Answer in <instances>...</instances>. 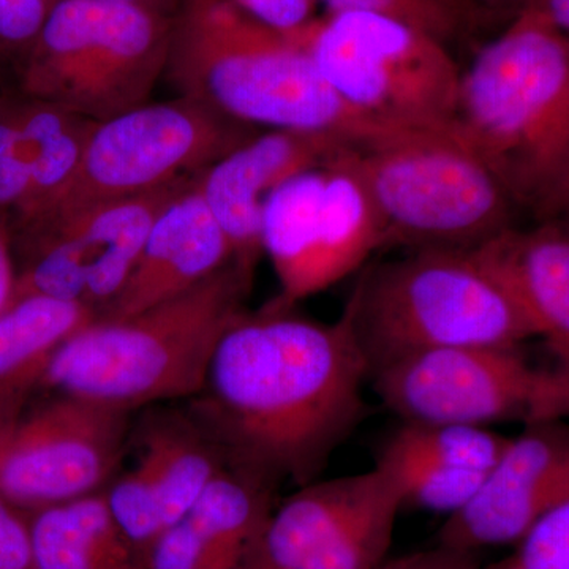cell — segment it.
<instances>
[{"label": "cell", "mask_w": 569, "mask_h": 569, "mask_svg": "<svg viewBox=\"0 0 569 569\" xmlns=\"http://www.w3.org/2000/svg\"><path fill=\"white\" fill-rule=\"evenodd\" d=\"M369 380L340 318L323 323L274 299L231 321L203 387L182 403L228 466L272 489L301 488L358 426Z\"/></svg>", "instance_id": "6da1fadb"}, {"label": "cell", "mask_w": 569, "mask_h": 569, "mask_svg": "<svg viewBox=\"0 0 569 569\" xmlns=\"http://www.w3.org/2000/svg\"><path fill=\"white\" fill-rule=\"evenodd\" d=\"M456 129L516 209L559 220L569 193V36L519 14L460 74Z\"/></svg>", "instance_id": "7a4b0ae2"}, {"label": "cell", "mask_w": 569, "mask_h": 569, "mask_svg": "<svg viewBox=\"0 0 569 569\" xmlns=\"http://www.w3.org/2000/svg\"><path fill=\"white\" fill-rule=\"evenodd\" d=\"M164 74L179 96L258 130L328 134L353 146L392 130L351 110L295 33L224 0H179Z\"/></svg>", "instance_id": "3957f363"}, {"label": "cell", "mask_w": 569, "mask_h": 569, "mask_svg": "<svg viewBox=\"0 0 569 569\" xmlns=\"http://www.w3.org/2000/svg\"><path fill=\"white\" fill-rule=\"evenodd\" d=\"M253 277L231 261L162 305L116 320L97 318L56 351L39 388L130 413L192 399L223 332L246 310Z\"/></svg>", "instance_id": "277c9868"}, {"label": "cell", "mask_w": 569, "mask_h": 569, "mask_svg": "<svg viewBox=\"0 0 569 569\" xmlns=\"http://www.w3.org/2000/svg\"><path fill=\"white\" fill-rule=\"evenodd\" d=\"M340 320L369 376L400 359L463 347H520L535 332L473 252L407 250L356 272Z\"/></svg>", "instance_id": "5b68a950"}, {"label": "cell", "mask_w": 569, "mask_h": 569, "mask_svg": "<svg viewBox=\"0 0 569 569\" xmlns=\"http://www.w3.org/2000/svg\"><path fill=\"white\" fill-rule=\"evenodd\" d=\"M351 153L385 249L475 252L515 227L518 209L452 122L392 129Z\"/></svg>", "instance_id": "8992f818"}, {"label": "cell", "mask_w": 569, "mask_h": 569, "mask_svg": "<svg viewBox=\"0 0 569 569\" xmlns=\"http://www.w3.org/2000/svg\"><path fill=\"white\" fill-rule=\"evenodd\" d=\"M174 14L56 0L13 73V91L107 121L151 102L167 71Z\"/></svg>", "instance_id": "52a82bcc"}, {"label": "cell", "mask_w": 569, "mask_h": 569, "mask_svg": "<svg viewBox=\"0 0 569 569\" xmlns=\"http://www.w3.org/2000/svg\"><path fill=\"white\" fill-rule=\"evenodd\" d=\"M296 37L337 96L385 129L455 121L460 74L447 43L370 13H325Z\"/></svg>", "instance_id": "ba28073f"}, {"label": "cell", "mask_w": 569, "mask_h": 569, "mask_svg": "<svg viewBox=\"0 0 569 569\" xmlns=\"http://www.w3.org/2000/svg\"><path fill=\"white\" fill-rule=\"evenodd\" d=\"M258 132L182 96L141 104L93 123L66 189L36 216L10 227L192 179Z\"/></svg>", "instance_id": "9c48e42d"}, {"label": "cell", "mask_w": 569, "mask_h": 569, "mask_svg": "<svg viewBox=\"0 0 569 569\" xmlns=\"http://www.w3.org/2000/svg\"><path fill=\"white\" fill-rule=\"evenodd\" d=\"M353 146L269 194L261 249L279 280L277 301L295 306L361 271L385 249L383 227L351 153Z\"/></svg>", "instance_id": "30bf717a"}, {"label": "cell", "mask_w": 569, "mask_h": 569, "mask_svg": "<svg viewBox=\"0 0 569 569\" xmlns=\"http://www.w3.org/2000/svg\"><path fill=\"white\" fill-rule=\"evenodd\" d=\"M370 381L402 422L490 427L569 418V369L531 365L520 347L429 351L377 370Z\"/></svg>", "instance_id": "8fae6325"}, {"label": "cell", "mask_w": 569, "mask_h": 569, "mask_svg": "<svg viewBox=\"0 0 569 569\" xmlns=\"http://www.w3.org/2000/svg\"><path fill=\"white\" fill-rule=\"evenodd\" d=\"M194 179L10 227L17 260L11 301L54 296L102 316L129 279L157 216Z\"/></svg>", "instance_id": "7c38bea8"}, {"label": "cell", "mask_w": 569, "mask_h": 569, "mask_svg": "<svg viewBox=\"0 0 569 569\" xmlns=\"http://www.w3.org/2000/svg\"><path fill=\"white\" fill-rule=\"evenodd\" d=\"M134 413L52 392L0 441V493L22 511L99 496L121 471Z\"/></svg>", "instance_id": "4fadbf2b"}, {"label": "cell", "mask_w": 569, "mask_h": 569, "mask_svg": "<svg viewBox=\"0 0 569 569\" xmlns=\"http://www.w3.org/2000/svg\"><path fill=\"white\" fill-rule=\"evenodd\" d=\"M569 501V425L523 426L486 475L477 496L448 516L438 545L473 553L512 545Z\"/></svg>", "instance_id": "5bb4252c"}, {"label": "cell", "mask_w": 569, "mask_h": 569, "mask_svg": "<svg viewBox=\"0 0 569 569\" xmlns=\"http://www.w3.org/2000/svg\"><path fill=\"white\" fill-rule=\"evenodd\" d=\"M348 142L328 134L263 130L198 176V189L230 241L236 263L257 269L269 194L291 176L325 162Z\"/></svg>", "instance_id": "9a60e30c"}, {"label": "cell", "mask_w": 569, "mask_h": 569, "mask_svg": "<svg viewBox=\"0 0 569 569\" xmlns=\"http://www.w3.org/2000/svg\"><path fill=\"white\" fill-rule=\"evenodd\" d=\"M198 176L157 216L129 279L99 318L116 320L162 305L234 261L230 241L198 189Z\"/></svg>", "instance_id": "2e32d148"}, {"label": "cell", "mask_w": 569, "mask_h": 569, "mask_svg": "<svg viewBox=\"0 0 569 569\" xmlns=\"http://www.w3.org/2000/svg\"><path fill=\"white\" fill-rule=\"evenodd\" d=\"M395 486L376 466L301 486L269 512L239 569H312Z\"/></svg>", "instance_id": "e0dca14e"}, {"label": "cell", "mask_w": 569, "mask_h": 569, "mask_svg": "<svg viewBox=\"0 0 569 569\" xmlns=\"http://www.w3.org/2000/svg\"><path fill=\"white\" fill-rule=\"evenodd\" d=\"M274 490L228 467L192 511L144 553L149 569H239L272 511Z\"/></svg>", "instance_id": "ac0fdd59"}, {"label": "cell", "mask_w": 569, "mask_h": 569, "mask_svg": "<svg viewBox=\"0 0 569 569\" xmlns=\"http://www.w3.org/2000/svg\"><path fill=\"white\" fill-rule=\"evenodd\" d=\"M507 288L556 365L569 369V227H511L473 252Z\"/></svg>", "instance_id": "d6986e66"}, {"label": "cell", "mask_w": 569, "mask_h": 569, "mask_svg": "<svg viewBox=\"0 0 569 569\" xmlns=\"http://www.w3.org/2000/svg\"><path fill=\"white\" fill-rule=\"evenodd\" d=\"M130 441L137 447L134 466L156 490L168 529L186 518L213 479L230 467L186 406L144 408L133 422Z\"/></svg>", "instance_id": "ffe728a7"}, {"label": "cell", "mask_w": 569, "mask_h": 569, "mask_svg": "<svg viewBox=\"0 0 569 569\" xmlns=\"http://www.w3.org/2000/svg\"><path fill=\"white\" fill-rule=\"evenodd\" d=\"M36 569H149L112 520L103 492L31 515Z\"/></svg>", "instance_id": "44dd1931"}, {"label": "cell", "mask_w": 569, "mask_h": 569, "mask_svg": "<svg viewBox=\"0 0 569 569\" xmlns=\"http://www.w3.org/2000/svg\"><path fill=\"white\" fill-rule=\"evenodd\" d=\"M97 318L91 307L54 296L13 299L0 313V395L31 396L56 351Z\"/></svg>", "instance_id": "7402d4cb"}, {"label": "cell", "mask_w": 569, "mask_h": 569, "mask_svg": "<svg viewBox=\"0 0 569 569\" xmlns=\"http://www.w3.org/2000/svg\"><path fill=\"white\" fill-rule=\"evenodd\" d=\"M21 97L22 116L33 148V167L28 200L10 224L36 216L66 189L96 123L56 104Z\"/></svg>", "instance_id": "603a6c76"}, {"label": "cell", "mask_w": 569, "mask_h": 569, "mask_svg": "<svg viewBox=\"0 0 569 569\" xmlns=\"http://www.w3.org/2000/svg\"><path fill=\"white\" fill-rule=\"evenodd\" d=\"M509 438L490 427L456 422H402L378 455L438 463L488 475L503 455Z\"/></svg>", "instance_id": "cb8c5ba5"}, {"label": "cell", "mask_w": 569, "mask_h": 569, "mask_svg": "<svg viewBox=\"0 0 569 569\" xmlns=\"http://www.w3.org/2000/svg\"><path fill=\"white\" fill-rule=\"evenodd\" d=\"M376 467L395 486L403 508L415 507L448 516L466 507L477 496L486 478L485 473L477 471L392 456L378 455Z\"/></svg>", "instance_id": "d4e9b609"}, {"label": "cell", "mask_w": 569, "mask_h": 569, "mask_svg": "<svg viewBox=\"0 0 569 569\" xmlns=\"http://www.w3.org/2000/svg\"><path fill=\"white\" fill-rule=\"evenodd\" d=\"M33 149L20 93H0V216L13 219L31 190Z\"/></svg>", "instance_id": "484cf974"}, {"label": "cell", "mask_w": 569, "mask_h": 569, "mask_svg": "<svg viewBox=\"0 0 569 569\" xmlns=\"http://www.w3.org/2000/svg\"><path fill=\"white\" fill-rule=\"evenodd\" d=\"M326 13H370L415 26L443 43L467 32L455 11L441 0H317Z\"/></svg>", "instance_id": "4316f807"}, {"label": "cell", "mask_w": 569, "mask_h": 569, "mask_svg": "<svg viewBox=\"0 0 569 569\" xmlns=\"http://www.w3.org/2000/svg\"><path fill=\"white\" fill-rule=\"evenodd\" d=\"M479 569H569V501L531 527L507 557Z\"/></svg>", "instance_id": "83f0119b"}, {"label": "cell", "mask_w": 569, "mask_h": 569, "mask_svg": "<svg viewBox=\"0 0 569 569\" xmlns=\"http://www.w3.org/2000/svg\"><path fill=\"white\" fill-rule=\"evenodd\" d=\"M0 569H36L31 515L0 493Z\"/></svg>", "instance_id": "f1b7e54d"}, {"label": "cell", "mask_w": 569, "mask_h": 569, "mask_svg": "<svg viewBox=\"0 0 569 569\" xmlns=\"http://www.w3.org/2000/svg\"><path fill=\"white\" fill-rule=\"evenodd\" d=\"M247 17L283 33H296L317 20V0H224Z\"/></svg>", "instance_id": "f546056e"}, {"label": "cell", "mask_w": 569, "mask_h": 569, "mask_svg": "<svg viewBox=\"0 0 569 569\" xmlns=\"http://www.w3.org/2000/svg\"><path fill=\"white\" fill-rule=\"evenodd\" d=\"M489 20L509 22L519 14H537L569 36V0H486Z\"/></svg>", "instance_id": "4dcf8cb0"}, {"label": "cell", "mask_w": 569, "mask_h": 569, "mask_svg": "<svg viewBox=\"0 0 569 569\" xmlns=\"http://www.w3.org/2000/svg\"><path fill=\"white\" fill-rule=\"evenodd\" d=\"M471 559L473 553L437 545L432 549L418 550L387 560L378 569H460Z\"/></svg>", "instance_id": "1f68e13d"}, {"label": "cell", "mask_w": 569, "mask_h": 569, "mask_svg": "<svg viewBox=\"0 0 569 569\" xmlns=\"http://www.w3.org/2000/svg\"><path fill=\"white\" fill-rule=\"evenodd\" d=\"M14 283H17V260H14L10 219L0 216V313L9 307L13 298Z\"/></svg>", "instance_id": "d6a6232c"}, {"label": "cell", "mask_w": 569, "mask_h": 569, "mask_svg": "<svg viewBox=\"0 0 569 569\" xmlns=\"http://www.w3.org/2000/svg\"><path fill=\"white\" fill-rule=\"evenodd\" d=\"M441 2L455 11L467 31L481 24L482 21H489L486 0H441Z\"/></svg>", "instance_id": "836d02e7"}, {"label": "cell", "mask_w": 569, "mask_h": 569, "mask_svg": "<svg viewBox=\"0 0 569 569\" xmlns=\"http://www.w3.org/2000/svg\"><path fill=\"white\" fill-rule=\"evenodd\" d=\"M28 395H0V441L22 413Z\"/></svg>", "instance_id": "e575fe53"}, {"label": "cell", "mask_w": 569, "mask_h": 569, "mask_svg": "<svg viewBox=\"0 0 569 569\" xmlns=\"http://www.w3.org/2000/svg\"><path fill=\"white\" fill-rule=\"evenodd\" d=\"M89 2L112 3V6L142 7V9L174 14L179 0H89Z\"/></svg>", "instance_id": "d590c367"}, {"label": "cell", "mask_w": 569, "mask_h": 569, "mask_svg": "<svg viewBox=\"0 0 569 569\" xmlns=\"http://www.w3.org/2000/svg\"><path fill=\"white\" fill-rule=\"evenodd\" d=\"M479 568H481V567H479L477 561H475V559H471V560H468L467 563L463 565V567L460 569H479Z\"/></svg>", "instance_id": "8d00e7d4"}]
</instances>
